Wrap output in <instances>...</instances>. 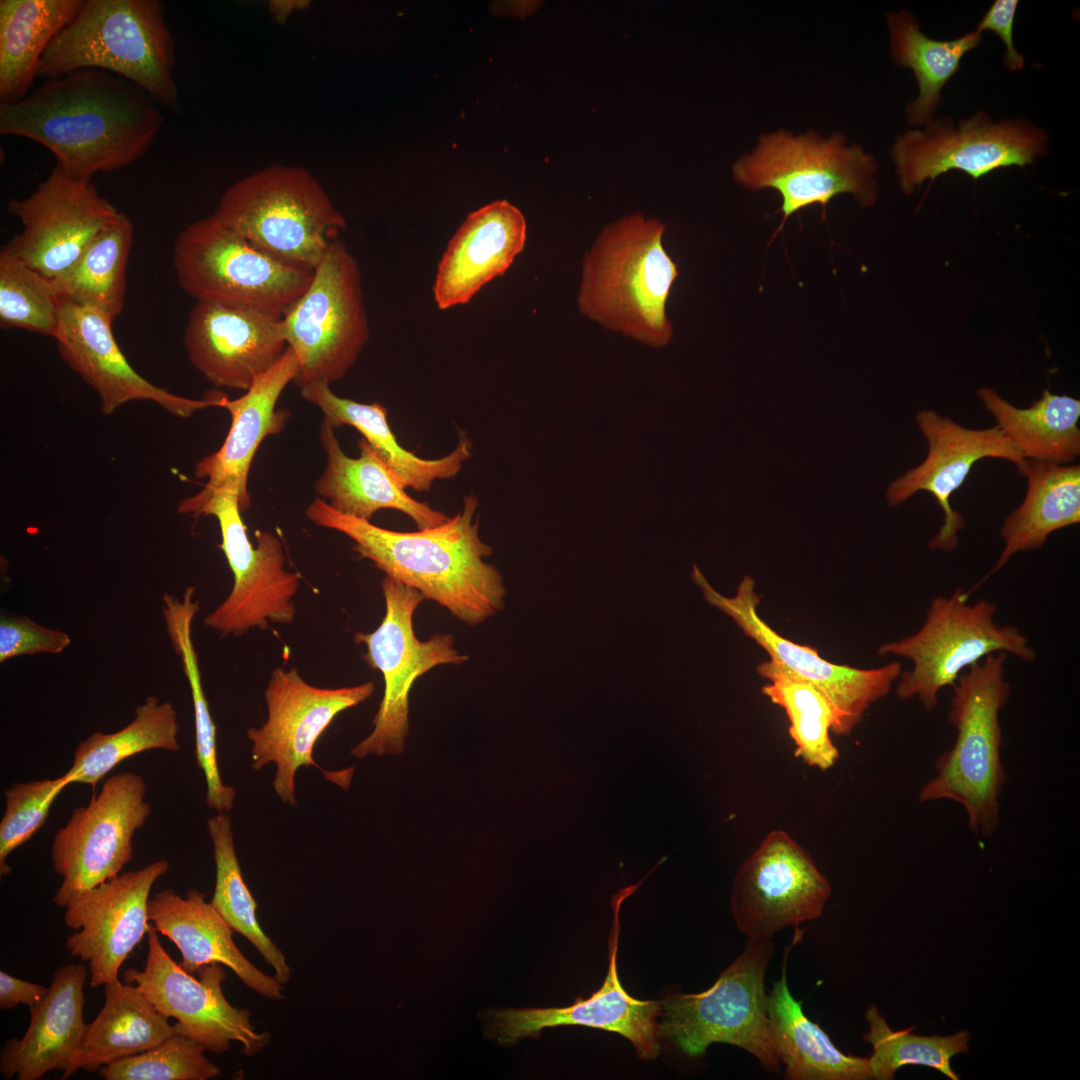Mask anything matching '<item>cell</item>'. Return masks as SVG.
Wrapping results in <instances>:
<instances>
[{
	"label": "cell",
	"mask_w": 1080,
	"mask_h": 1080,
	"mask_svg": "<svg viewBox=\"0 0 1080 1080\" xmlns=\"http://www.w3.org/2000/svg\"><path fill=\"white\" fill-rule=\"evenodd\" d=\"M655 869L654 866L640 882L621 888L610 899L613 923L609 936V965L602 986L590 997H579L566 1007L492 1011L489 1030L500 1044L539 1037L544 1028L579 1025L618 1033L633 1044L641 1059L653 1060L659 1055L661 1001L631 996L622 986L617 970L621 905Z\"/></svg>",
	"instance_id": "cell-21"
},
{
	"label": "cell",
	"mask_w": 1080,
	"mask_h": 1080,
	"mask_svg": "<svg viewBox=\"0 0 1080 1080\" xmlns=\"http://www.w3.org/2000/svg\"><path fill=\"white\" fill-rule=\"evenodd\" d=\"M1049 137L1021 118L993 122L978 111L954 124L950 118L932 120L923 130H908L891 148L900 188L911 194L926 180L959 170L977 179L994 170L1024 167L1044 156Z\"/></svg>",
	"instance_id": "cell-16"
},
{
	"label": "cell",
	"mask_w": 1080,
	"mask_h": 1080,
	"mask_svg": "<svg viewBox=\"0 0 1080 1080\" xmlns=\"http://www.w3.org/2000/svg\"><path fill=\"white\" fill-rule=\"evenodd\" d=\"M158 106L134 82L84 68L47 80L17 103L0 104V134L41 144L63 173L90 181L147 153L164 123Z\"/></svg>",
	"instance_id": "cell-1"
},
{
	"label": "cell",
	"mask_w": 1080,
	"mask_h": 1080,
	"mask_svg": "<svg viewBox=\"0 0 1080 1080\" xmlns=\"http://www.w3.org/2000/svg\"><path fill=\"white\" fill-rule=\"evenodd\" d=\"M184 345L193 366L214 386L248 390L283 355L282 316L246 306L198 301Z\"/></svg>",
	"instance_id": "cell-25"
},
{
	"label": "cell",
	"mask_w": 1080,
	"mask_h": 1080,
	"mask_svg": "<svg viewBox=\"0 0 1080 1080\" xmlns=\"http://www.w3.org/2000/svg\"><path fill=\"white\" fill-rule=\"evenodd\" d=\"M1022 475L1027 477L1026 496L1003 523L1001 555L993 569L967 591L969 596L1016 553L1038 549L1053 532L1080 522L1079 464L1026 460Z\"/></svg>",
	"instance_id": "cell-34"
},
{
	"label": "cell",
	"mask_w": 1080,
	"mask_h": 1080,
	"mask_svg": "<svg viewBox=\"0 0 1080 1080\" xmlns=\"http://www.w3.org/2000/svg\"><path fill=\"white\" fill-rule=\"evenodd\" d=\"M300 389L302 397L316 405L333 428H356L405 489L428 491L436 480L456 476L471 457V443L462 436L451 453L437 459L420 458L398 443L387 421V409L381 404L340 397L325 383H308Z\"/></svg>",
	"instance_id": "cell-31"
},
{
	"label": "cell",
	"mask_w": 1080,
	"mask_h": 1080,
	"mask_svg": "<svg viewBox=\"0 0 1080 1080\" xmlns=\"http://www.w3.org/2000/svg\"><path fill=\"white\" fill-rule=\"evenodd\" d=\"M302 1H275L270 4V11L277 20L286 19L292 11L302 7Z\"/></svg>",
	"instance_id": "cell-50"
},
{
	"label": "cell",
	"mask_w": 1080,
	"mask_h": 1080,
	"mask_svg": "<svg viewBox=\"0 0 1080 1080\" xmlns=\"http://www.w3.org/2000/svg\"><path fill=\"white\" fill-rule=\"evenodd\" d=\"M692 579L707 602L717 607L770 656L764 667L805 680L826 695L842 716L840 735L849 734L871 704L885 697L901 674L897 661L882 667L862 669L840 665L822 658L812 647L797 644L773 630L757 612L760 597L755 582L744 576L733 597L719 594L697 566Z\"/></svg>",
	"instance_id": "cell-19"
},
{
	"label": "cell",
	"mask_w": 1080,
	"mask_h": 1080,
	"mask_svg": "<svg viewBox=\"0 0 1080 1080\" xmlns=\"http://www.w3.org/2000/svg\"><path fill=\"white\" fill-rule=\"evenodd\" d=\"M782 973L767 995V1016L776 1054L785 1066L789 1080H865L872 1079L868 1058L848 1055L839 1050L829 1035L804 1013L787 983V959Z\"/></svg>",
	"instance_id": "cell-32"
},
{
	"label": "cell",
	"mask_w": 1080,
	"mask_h": 1080,
	"mask_svg": "<svg viewBox=\"0 0 1080 1080\" xmlns=\"http://www.w3.org/2000/svg\"><path fill=\"white\" fill-rule=\"evenodd\" d=\"M299 371L294 351L287 347L281 358L259 376L245 394L222 407L231 415V426L222 446L195 465L197 478L207 479L202 493L232 491L239 496L241 511L250 506L247 482L256 450L265 437L282 432L289 413L276 410L277 402Z\"/></svg>",
	"instance_id": "cell-26"
},
{
	"label": "cell",
	"mask_w": 1080,
	"mask_h": 1080,
	"mask_svg": "<svg viewBox=\"0 0 1080 1080\" xmlns=\"http://www.w3.org/2000/svg\"><path fill=\"white\" fill-rule=\"evenodd\" d=\"M87 970L69 963L53 974L46 996L30 1008L31 1020L21 1039L8 1040L0 1054L4 1079L38 1080L52 1070H64L85 1030L84 984Z\"/></svg>",
	"instance_id": "cell-29"
},
{
	"label": "cell",
	"mask_w": 1080,
	"mask_h": 1080,
	"mask_svg": "<svg viewBox=\"0 0 1080 1080\" xmlns=\"http://www.w3.org/2000/svg\"><path fill=\"white\" fill-rule=\"evenodd\" d=\"M977 394L1025 460L1067 464L1079 456L1080 400L1045 389L1030 407L1018 408L991 388Z\"/></svg>",
	"instance_id": "cell-36"
},
{
	"label": "cell",
	"mask_w": 1080,
	"mask_h": 1080,
	"mask_svg": "<svg viewBox=\"0 0 1080 1080\" xmlns=\"http://www.w3.org/2000/svg\"><path fill=\"white\" fill-rule=\"evenodd\" d=\"M1017 0H996L988 8L976 26L977 31L989 30L996 34L1005 46L1004 65L1011 71L1021 70L1025 60L1013 41V24L1018 7Z\"/></svg>",
	"instance_id": "cell-48"
},
{
	"label": "cell",
	"mask_w": 1080,
	"mask_h": 1080,
	"mask_svg": "<svg viewBox=\"0 0 1080 1080\" xmlns=\"http://www.w3.org/2000/svg\"><path fill=\"white\" fill-rule=\"evenodd\" d=\"M1008 654L986 656L954 685L948 721L956 739L936 761V775L919 793L921 802L949 799L966 811L970 828L990 836L998 826L999 796L1006 781L1001 762L1000 711L1011 688L1005 679Z\"/></svg>",
	"instance_id": "cell-5"
},
{
	"label": "cell",
	"mask_w": 1080,
	"mask_h": 1080,
	"mask_svg": "<svg viewBox=\"0 0 1080 1080\" xmlns=\"http://www.w3.org/2000/svg\"><path fill=\"white\" fill-rule=\"evenodd\" d=\"M287 347L297 356L295 383L331 385L357 361L370 335L357 260L333 241L304 293L282 316Z\"/></svg>",
	"instance_id": "cell-12"
},
{
	"label": "cell",
	"mask_w": 1080,
	"mask_h": 1080,
	"mask_svg": "<svg viewBox=\"0 0 1080 1080\" xmlns=\"http://www.w3.org/2000/svg\"><path fill=\"white\" fill-rule=\"evenodd\" d=\"M774 952L771 940H747L741 954L708 989L673 994L661 1001L659 1037L689 1057L706 1053L713 1043H726L752 1054L761 1067L778 1072L767 1016L765 974Z\"/></svg>",
	"instance_id": "cell-7"
},
{
	"label": "cell",
	"mask_w": 1080,
	"mask_h": 1080,
	"mask_svg": "<svg viewBox=\"0 0 1080 1080\" xmlns=\"http://www.w3.org/2000/svg\"><path fill=\"white\" fill-rule=\"evenodd\" d=\"M71 643L70 636L60 630L37 624L22 615H1L0 662L37 653L60 654Z\"/></svg>",
	"instance_id": "cell-47"
},
{
	"label": "cell",
	"mask_w": 1080,
	"mask_h": 1080,
	"mask_svg": "<svg viewBox=\"0 0 1080 1080\" xmlns=\"http://www.w3.org/2000/svg\"><path fill=\"white\" fill-rule=\"evenodd\" d=\"M168 869L167 860L154 861L87 889L66 905L64 921L75 932L65 946L89 963L91 987L118 980L121 965L148 932L151 888Z\"/></svg>",
	"instance_id": "cell-22"
},
{
	"label": "cell",
	"mask_w": 1080,
	"mask_h": 1080,
	"mask_svg": "<svg viewBox=\"0 0 1080 1080\" xmlns=\"http://www.w3.org/2000/svg\"><path fill=\"white\" fill-rule=\"evenodd\" d=\"M381 586L385 615L380 625L371 633L354 634V642L367 648L363 659L384 680L373 729L351 750L358 759L401 754L409 732V693L415 680L438 665H460L469 659L454 648L451 634L437 633L426 641L416 637L413 615L424 600L418 590L388 576Z\"/></svg>",
	"instance_id": "cell-13"
},
{
	"label": "cell",
	"mask_w": 1080,
	"mask_h": 1080,
	"mask_svg": "<svg viewBox=\"0 0 1080 1080\" xmlns=\"http://www.w3.org/2000/svg\"><path fill=\"white\" fill-rule=\"evenodd\" d=\"M523 214L506 200L468 215L438 264L433 296L441 310L468 303L483 286L503 275L526 242Z\"/></svg>",
	"instance_id": "cell-27"
},
{
	"label": "cell",
	"mask_w": 1080,
	"mask_h": 1080,
	"mask_svg": "<svg viewBox=\"0 0 1080 1080\" xmlns=\"http://www.w3.org/2000/svg\"><path fill=\"white\" fill-rule=\"evenodd\" d=\"M178 285L197 302L246 306L283 316L314 271L286 264L213 214L187 225L173 248Z\"/></svg>",
	"instance_id": "cell-10"
},
{
	"label": "cell",
	"mask_w": 1080,
	"mask_h": 1080,
	"mask_svg": "<svg viewBox=\"0 0 1080 1080\" xmlns=\"http://www.w3.org/2000/svg\"><path fill=\"white\" fill-rule=\"evenodd\" d=\"M478 499L441 525L416 532L388 530L341 514L315 498L306 509L312 523L343 533L353 549L386 576L418 590L467 625H477L504 607L503 577L484 561L492 548L479 536Z\"/></svg>",
	"instance_id": "cell-2"
},
{
	"label": "cell",
	"mask_w": 1080,
	"mask_h": 1080,
	"mask_svg": "<svg viewBox=\"0 0 1080 1080\" xmlns=\"http://www.w3.org/2000/svg\"><path fill=\"white\" fill-rule=\"evenodd\" d=\"M202 1044L176 1033L142 1053L113 1061L99 1071L105 1080H209L219 1067L204 1054Z\"/></svg>",
	"instance_id": "cell-45"
},
{
	"label": "cell",
	"mask_w": 1080,
	"mask_h": 1080,
	"mask_svg": "<svg viewBox=\"0 0 1080 1080\" xmlns=\"http://www.w3.org/2000/svg\"><path fill=\"white\" fill-rule=\"evenodd\" d=\"M112 322V318L96 308L60 301L54 336L61 358L94 389L104 415L135 400L152 401L178 417H189L211 406L222 407L221 394L198 400L185 398L143 378L119 348Z\"/></svg>",
	"instance_id": "cell-24"
},
{
	"label": "cell",
	"mask_w": 1080,
	"mask_h": 1080,
	"mask_svg": "<svg viewBox=\"0 0 1080 1080\" xmlns=\"http://www.w3.org/2000/svg\"><path fill=\"white\" fill-rule=\"evenodd\" d=\"M213 215L270 256L314 271L346 220L306 169L273 164L236 181Z\"/></svg>",
	"instance_id": "cell-6"
},
{
	"label": "cell",
	"mask_w": 1080,
	"mask_h": 1080,
	"mask_svg": "<svg viewBox=\"0 0 1080 1080\" xmlns=\"http://www.w3.org/2000/svg\"><path fill=\"white\" fill-rule=\"evenodd\" d=\"M159 0H85L44 52L47 80L95 68L118 74L169 111L180 108L174 80L175 41Z\"/></svg>",
	"instance_id": "cell-3"
},
{
	"label": "cell",
	"mask_w": 1080,
	"mask_h": 1080,
	"mask_svg": "<svg viewBox=\"0 0 1080 1080\" xmlns=\"http://www.w3.org/2000/svg\"><path fill=\"white\" fill-rule=\"evenodd\" d=\"M7 209L23 230L1 251L50 280L64 273L121 214L91 181L73 178L56 166L34 193L9 200Z\"/></svg>",
	"instance_id": "cell-20"
},
{
	"label": "cell",
	"mask_w": 1080,
	"mask_h": 1080,
	"mask_svg": "<svg viewBox=\"0 0 1080 1080\" xmlns=\"http://www.w3.org/2000/svg\"><path fill=\"white\" fill-rule=\"evenodd\" d=\"M105 1003L86 1024L82 1040L61 1079L77 1070L94 1072L121 1058L142 1053L175 1035L174 1024L159 1013L136 985L118 980L104 985Z\"/></svg>",
	"instance_id": "cell-33"
},
{
	"label": "cell",
	"mask_w": 1080,
	"mask_h": 1080,
	"mask_svg": "<svg viewBox=\"0 0 1080 1080\" xmlns=\"http://www.w3.org/2000/svg\"><path fill=\"white\" fill-rule=\"evenodd\" d=\"M665 225L633 215L606 227L583 261L581 312L660 347L672 336L666 302L678 275L662 245Z\"/></svg>",
	"instance_id": "cell-4"
},
{
	"label": "cell",
	"mask_w": 1080,
	"mask_h": 1080,
	"mask_svg": "<svg viewBox=\"0 0 1080 1080\" xmlns=\"http://www.w3.org/2000/svg\"><path fill=\"white\" fill-rule=\"evenodd\" d=\"M85 0L0 1V104L23 100L40 60Z\"/></svg>",
	"instance_id": "cell-35"
},
{
	"label": "cell",
	"mask_w": 1080,
	"mask_h": 1080,
	"mask_svg": "<svg viewBox=\"0 0 1080 1080\" xmlns=\"http://www.w3.org/2000/svg\"><path fill=\"white\" fill-rule=\"evenodd\" d=\"M915 419L928 442L927 456L889 484L887 502L897 506L916 492L932 494L944 513V522L928 547L952 552L965 522L961 513L951 507L950 497L962 487L974 464L983 458L1005 459L1015 464L1022 475L1026 460L997 425L968 429L932 410L920 411Z\"/></svg>",
	"instance_id": "cell-23"
},
{
	"label": "cell",
	"mask_w": 1080,
	"mask_h": 1080,
	"mask_svg": "<svg viewBox=\"0 0 1080 1080\" xmlns=\"http://www.w3.org/2000/svg\"><path fill=\"white\" fill-rule=\"evenodd\" d=\"M49 987L25 981L0 971V1008L8 1010L19 1004L33 1007L48 993Z\"/></svg>",
	"instance_id": "cell-49"
},
{
	"label": "cell",
	"mask_w": 1080,
	"mask_h": 1080,
	"mask_svg": "<svg viewBox=\"0 0 1080 1080\" xmlns=\"http://www.w3.org/2000/svg\"><path fill=\"white\" fill-rule=\"evenodd\" d=\"M178 511L217 519L220 548L233 573L231 592L205 617L204 626L222 636L238 637L251 629L267 630L271 624L294 621V597L300 587V576L285 568L282 542L275 534L256 531L254 547L235 492H198L183 499Z\"/></svg>",
	"instance_id": "cell-11"
},
{
	"label": "cell",
	"mask_w": 1080,
	"mask_h": 1080,
	"mask_svg": "<svg viewBox=\"0 0 1080 1080\" xmlns=\"http://www.w3.org/2000/svg\"><path fill=\"white\" fill-rule=\"evenodd\" d=\"M969 597L958 588L948 597L934 598L917 632L879 647L881 656L896 655L913 664L899 676L900 699L917 698L931 712L939 692L982 658L1002 652L1025 662L1036 659L1035 649L1017 627L994 621L997 608L992 602L969 604Z\"/></svg>",
	"instance_id": "cell-9"
},
{
	"label": "cell",
	"mask_w": 1080,
	"mask_h": 1080,
	"mask_svg": "<svg viewBox=\"0 0 1080 1080\" xmlns=\"http://www.w3.org/2000/svg\"><path fill=\"white\" fill-rule=\"evenodd\" d=\"M68 785L63 774L54 779L15 783L5 790V809L0 822L1 876L12 872L6 862L9 854L45 824L55 799Z\"/></svg>",
	"instance_id": "cell-46"
},
{
	"label": "cell",
	"mask_w": 1080,
	"mask_h": 1080,
	"mask_svg": "<svg viewBox=\"0 0 1080 1080\" xmlns=\"http://www.w3.org/2000/svg\"><path fill=\"white\" fill-rule=\"evenodd\" d=\"M373 682L351 687L322 688L309 684L296 668L278 667L270 675L264 698L266 721L250 728L251 766L275 765L273 788L281 801L296 805L295 777L301 767L319 769L326 780L348 789L353 767L324 770L313 758L314 747L334 718L371 697Z\"/></svg>",
	"instance_id": "cell-14"
},
{
	"label": "cell",
	"mask_w": 1080,
	"mask_h": 1080,
	"mask_svg": "<svg viewBox=\"0 0 1080 1080\" xmlns=\"http://www.w3.org/2000/svg\"><path fill=\"white\" fill-rule=\"evenodd\" d=\"M757 673L770 681L762 687V693L783 708L789 718L795 756L821 771L832 768L839 758V751L829 733L840 735L842 716L839 710L826 695L805 680L762 664L757 667Z\"/></svg>",
	"instance_id": "cell-41"
},
{
	"label": "cell",
	"mask_w": 1080,
	"mask_h": 1080,
	"mask_svg": "<svg viewBox=\"0 0 1080 1080\" xmlns=\"http://www.w3.org/2000/svg\"><path fill=\"white\" fill-rule=\"evenodd\" d=\"M207 830L216 867L211 904L234 932L241 934L256 948L273 968L278 981L283 985L287 984L292 970L282 951L259 924L256 916L257 903L243 879L236 854L230 816L227 812H217L207 820Z\"/></svg>",
	"instance_id": "cell-42"
},
{
	"label": "cell",
	"mask_w": 1080,
	"mask_h": 1080,
	"mask_svg": "<svg viewBox=\"0 0 1080 1080\" xmlns=\"http://www.w3.org/2000/svg\"><path fill=\"white\" fill-rule=\"evenodd\" d=\"M157 932L150 924L145 967L126 969L124 982L134 983L159 1013L177 1020L174 1027L178 1034L194 1039L205 1050L223 1053L235 1041L246 1056L261 1052L270 1034L255 1029L249 1010L227 1001L222 989L226 979L223 965L200 967L197 979L170 957Z\"/></svg>",
	"instance_id": "cell-17"
},
{
	"label": "cell",
	"mask_w": 1080,
	"mask_h": 1080,
	"mask_svg": "<svg viewBox=\"0 0 1080 1080\" xmlns=\"http://www.w3.org/2000/svg\"><path fill=\"white\" fill-rule=\"evenodd\" d=\"M877 162L842 133L822 137L815 131L794 135L786 130L762 134L754 148L733 165L735 180L747 189H775L783 214L780 229L793 214L834 197L851 194L862 207L877 198Z\"/></svg>",
	"instance_id": "cell-8"
},
{
	"label": "cell",
	"mask_w": 1080,
	"mask_h": 1080,
	"mask_svg": "<svg viewBox=\"0 0 1080 1080\" xmlns=\"http://www.w3.org/2000/svg\"><path fill=\"white\" fill-rule=\"evenodd\" d=\"M147 784L135 772L107 778L86 806L73 810L51 846L62 883L52 901L66 905L81 892L119 875L133 857V837L151 815Z\"/></svg>",
	"instance_id": "cell-15"
},
{
	"label": "cell",
	"mask_w": 1080,
	"mask_h": 1080,
	"mask_svg": "<svg viewBox=\"0 0 1080 1080\" xmlns=\"http://www.w3.org/2000/svg\"><path fill=\"white\" fill-rule=\"evenodd\" d=\"M205 897L196 889L188 890L185 897L165 889L149 899L148 919L176 945L182 955L180 966L193 974L202 966L221 964L262 997L282 999L284 985L243 955L233 941V929Z\"/></svg>",
	"instance_id": "cell-28"
},
{
	"label": "cell",
	"mask_w": 1080,
	"mask_h": 1080,
	"mask_svg": "<svg viewBox=\"0 0 1080 1080\" xmlns=\"http://www.w3.org/2000/svg\"><path fill=\"white\" fill-rule=\"evenodd\" d=\"M869 1030L863 1040L873 1048L868 1058L874 1079L891 1080L905 1065H924L934 1068L952 1080L959 1076L952 1070L951 1059L969 1050L971 1034L960 1031L950 1036H920L912 1028L894 1031L876 1006L865 1012Z\"/></svg>",
	"instance_id": "cell-43"
},
{
	"label": "cell",
	"mask_w": 1080,
	"mask_h": 1080,
	"mask_svg": "<svg viewBox=\"0 0 1080 1080\" xmlns=\"http://www.w3.org/2000/svg\"><path fill=\"white\" fill-rule=\"evenodd\" d=\"M60 300L52 280L0 252V325L54 337Z\"/></svg>",
	"instance_id": "cell-44"
},
{
	"label": "cell",
	"mask_w": 1080,
	"mask_h": 1080,
	"mask_svg": "<svg viewBox=\"0 0 1080 1080\" xmlns=\"http://www.w3.org/2000/svg\"><path fill=\"white\" fill-rule=\"evenodd\" d=\"M887 24L892 60L913 71L919 88L917 98L906 107V118L912 125L925 126L933 120L941 91L959 70L964 55L981 44V32L935 40L923 33L917 19L905 10L888 13Z\"/></svg>",
	"instance_id": "cell-37"
},
{
	"label": "cell",
	"mask_w": 1080,
	"mask_h": 1080,
	"mask_svg": "<svg viewBox=\"0 0 1080 1080\" xmlns=\"http://www.w3.org/2000/svg\"><path fill=\"white\" fill-rule=\"evenodd\" d=\"M830 894L831 885L810 854L777 829L739 867L731 913L747 940H771L786 927L819 918Z\"/></svg>",
	"instance_id": "cell-18"
},
{
	"label": "cell",
	"mask_w": 1080,
	"mask_h": 1080,
	"mask_svg": "<svg viewBox=\"0 0 1080 1080\" xmlns=\"http://www.w3.org/2000/svg\"><path fill=\"white\" fill-rule=\"evenodd\" d=\"M320 442L326 465L314 489L337 512L370 521L380 509H394L408 515L419 530L436 527L449 519L443 512L410 497L365 439L358 442L360 456L348 457L334 428L324 420Z\"/></svg>",
	"instance_id": "cell-30"
},
{
	"label": "cell",
	"mask_w": 1080,
	"mask_h": 1080,
	"mask_svg": "<svg viewBox=\"0 0 1080 1080\" xmlns=\"http://www.w3.org/2000/svg\"><path fill=\"white\" fill-rule=\"evenodd\" d=\"M179 724L172 703L148 696L135 708L134 719L114 733L95 731L74 751L72 765L64 774L69 784L95 786L118 764L153 749L178 752Z\"/></svg>",
	"instance_id": "cell-39"
},
{
	"label": "cell",
	"mask_w": 1080,
	"mask_h": 1080,
	"mask_svg": "<svg viewBox=\"0 0 1080 1080\" xmlns=\"http://www.w3.org/2000/svg\"><path fill=\"white\" fill-rule=\"evenodd\" d=\"M195 588H186L181 599L167 592L161 596L162 614L171 646L188 680L194 711L196 764L206 781V804L216 812L232 810L236 790L223 783L217 760L216 725L203 689L199 658L192 640V622L200 601Z\"/></svg>",
	"instance_id": "cell-38"
},
{
	"label": "cell",
	"mask_w": 1080,
	"mask_h": 1080,
	"mask_svg": "<svg viewBox=\"0 0 1080 1080\" xmlns=\"http://www.w3.org/2000/svg\"><path fill=\"white\" fill-rule=\"evenodd\" d=\"M133 236V224L121 212L64 273L52 280L59 300L96 308L114 320L124 307Z\"/></svg>",
	"instance_id": "cell-40"
}]
</instances>
